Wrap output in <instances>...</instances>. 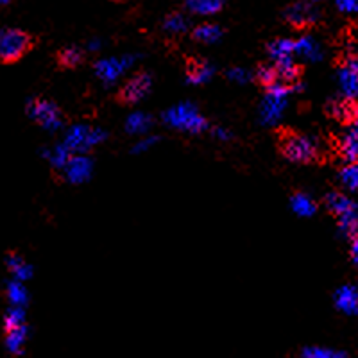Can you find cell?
I'll list each match as a JSON object with an SVG mask.
<instances>
[{
  "label": "cell",
  "mask_w": 358,
  "mask_h": 358,
  "mask_svg": "<svg viewBox=\"0 0 358 358\" xmlns=\"http://www.w3.org/2000/svg\"><path fill=\"white\" fill-rule=\"evenodd\" d=\"M278 147L283 158L294 163H313L319 159V147L310 136L283 129L278 134Z\"/></svg>",
  "instance_id": "obj_1"
},
{
  "label": "cell",
  "mask_w": 358,
  "mask_h": 358,
  "mask_svg": "<svg viewBox=\"0 0 358 358\" xmlns=\"http://www.w3.org/2000/svg\"><path fill=\"white\" fill-rule=\"evenodd\" d=\"M33 47V36L22 29L9 27L0 31V63H4V65L17 63Z\"/></svg>",
  "instance_id": "obj_2"
},
{
  "label": "cell",
  "mask_w": 358,
  "mask_h": 358,
  "mask_svg": "<svg viewBox=\"0 0 358 358\" xmlns=\"http://www.w3.org/2000/svg\"><path fill=\"white\" fill-rule=\"evenodd\" d=\"M326 208L328 212L338 220V226L346 235L355 236L358 231V210L357 204L344 194L331 192L326 196Z\"/></svg>",
  "instance_id": "obj_3"
},
{
  "label": "cell",
  "mask_w": 358,
  "mask_h": 358,
  "mask_svg": "<svg viewBox=\"0 0 358 358\" xmlns=\"http://www.w3.org/2000/svg\"><path fill=\"white\" fill-rule=\"evenodd\" d=\"M169 126L176 127V129L187 131V133H203L208 127L206 118L196 110V106L192 104H179V106L172 108L165 115Z\"/></svg>",
  "instance_id": "obj_4"
},
{
  "label": "cell",
  "mask_w": 358,
  "mask_h": 358,
  "mask_svg": "<svg viewBox=\"0 0 358 358\" xmlns=\"http://www.w3.org/2000/svg\"><path fill=\"white\" fill-rule=\"evenodd\" d=\"M27 113L33 118L34 122L40 124L41 127L49 131H56L63 126V113L62 110L54 104V102L47 101V99H33L27 102Z\"/></svg>",
  "instance_id": "obj_5"
},
{
  "label": "cell",
  "mask_w": 358,
  "mask_h": 358,
  "mask_svg": "<svg viewBox=\"0 0 358 358\" xmlns=\"http://www.w3.org/2000/svg\"><path fill=\"white\" fill-rule=\"evenodd\" d=\"M106 134L102 133L101 129H95V127L88 126H73L72 129L66 133L65 145L69 147L70 151L78 152H86L88 149H92L94 145H97L99 142L104 140Z\"/></svg>",
  "instance_id": "obj_6"
},
{
  "label": "cell",
  "mask_w": 358,
  "mask_h": 358,
  "mask_svg": "<svg viewBox=\"0 0 358 358\" xmlns=\"http://www.w3.org/2000/svg\"><path fill=\"white\" fill-rule=\"evenodd\" d=\"M151 83L152 79L147 72L134 73L133 78L120 88V92H118L117 95V101L122 102V104H136V102L142 101L147 95V92L151 90Z\"/></svg>",
  "instance_id": "obj_7"
},
{
  "label": "cell",
  "mask_w": 358,
  "mask_h": 358,
  "mask_svg": "<svg viewBox=\"0 0 358 358\" xmlns=\"http://www.w3.org/2000/svg\"><path fill=\"white\" fill-rule=\"evenodd\" d=\"M341 86L346 97L358 95V52H350L341 62Z\"/></svg>",
  "instance_id": "obj_8"
},
{
  "label": "cell",
  "mask_w": 358,
  "mask_h": 358,
  "mask_svg": "<svg viewBox=\"0 0 358 358\" xmlns=\"http://www.w3.org/2000/svg\"><path fill=\"white\" fill-rule=\"evenodd\" d=\"M290 90L283 88V86H274V88L267 90V97L264 101V108H262V118L264 122L273 124L274 120L280 118V115L283 113V108H285L287 94Z\"/></svg>",
  "instance_id": "obj_9"
},
{
  "label": "cell",
  "mask_w": 358,
  "mask_h": 358,
  "mask_svg": "<svg viewBox=\"0 0 358 358\" xmlns=\"http://www.w3.org/2000/svg\"><path fill=\"white\" fill-rule=\"evenodd\" d=\"M328 115L342 124L358 122V102L351 97H338L328 104L326 108Z\"/></svg>",
  "instance_id": "obj_10"
},
{
  "label": "cell",
  "mask_w": 358,
  "mask_h": 358,
  "mask_svg": "<svg viewBox=\"0 0 358 358\" xmlns=\"http://www.w3.org/2000/svg\"><path fill=\"white\" fill-rule=\"evenodd\" d=\"M287 22L292 25L294 29H306L310 25L315 24L317 20V13L308 2H299V4L290 6L287 11Z\"/></svg>",
  "instance_id": "obj_11"
},
{
  "label": "cell",
  "mask_w": 358,
  "mask_h": 358,
  "mask_svg": "<svg viewBox=\"0 0 358 358\" xmlns=\"http://www.w3.org/2000/svg\"><path fill=\"white\" fill-rule=\"evenodd\" d=\"M133 59L129 57H124V59H117V57H111V59H102L95 65V73L97 78L102 79L104 83H115L129 66V63Z\"/></svg>",
  "instance_id": "obj_12"
},
{
  "label": "cell",
  "mask_w": 358,
  "mask_h": 358,
  "mask_svg": "<svg viewBox=\"0 0 358 358\" xmlns=\"http://www.w3.org/2000/svg\"><path fill=\"white\" fill-rule=\"evenodd\" d=\"M66 179L72 183H83L92 174V162L85 156H72L63 169Z\"/></svg>",
  "instance_id": "obj_13"
},
{
  "label": "cell",
  "mask_w": 358,
  "mask_h": 358,
  "mask_svg": "<svg viewBox=\"0 0 358 358\" xmlns=\"http://www.w3.org/2000/svg\"><path fill=\"white\" fill-rule=\"evenodd\" d=\"M268 56L273 57L274 65L285 62H294V54H296V41L294 40H276L268 43L267 47Z\"/></svg>",
  "instance_id": "obj_14"
},
{
  "label": "cell",
  "mask_w": 358,
  "mask_h": 358,
  "mask_svg": "<svg viewBox=\"0 0 358 358\" xmlns=\"http://www.w3.org/2000/svg\"><path fill=\"white\" fill-rule=\"evenodd\" d=\"M187 76L190 79V83L194 85H201V83H206L208 79L213 76L212 65L199 57H194V59H188L187 65Z\"/></svg>",
  "instance_id": "obj_15"
},
{
  "label": "cell",
  "mask_w": 358,
  "mask_h": 358,
  "mask_svg": "<svg viewBox=\"0 0 358 358\" xmlns=\"http://www.w3.org/2000/svg\"><path fill=\"white\" fill-rule=\"evenodd\" d=\"M335 303L338 308L346 313H358V290L355 287H342L337 290Z\"/></svg>",
  "instance_id": "obj_16"
},
{
  "label": "cell",
  "mask_w": 358,
  "mask_h": 358,
  "mask_svg": "<svg viewBox=\"0 0 358 358\" xmlns=\"http://www.w3.org/2000/svg\"><path fill=\"white\" fill-rule=\"evenodd\" d=\"M338 151L341 156L348 162H357L358 159V129L350 131L338 142Z\"/></svg>",
  "instance_id": "obj_17"
},
{
  "label": "cell",
  "mask_w": 358,
  "mask_h": 358,
  "mask_svg": "<svg viewBox=\"0 0 358 358\" xmlns=\"http://www.w3.org/2000/svg\"><path fill=\"white\" fill-rule=\"evenodd\" d=\"M27 341V326H18L13 330H6V348L11 355H20Z\"/></svg>",
  "instance_id": "obj_18"
},
{
  "label": "cell",
  "mask_w": 358,
  "mask_h": 358,
  "mask_svg": "<svg viewBox=\"0 0 358 358\" xmlns=\"http://www.w3.org/2000/svg\"><path fill=\"white\" fill-rule=\"evenodd\" d=\"M8 267L17 281H25L33 276V268H31V265L25 264L24 258H22L20 255H17V252H9Z\"/></svg>",
  "instance_id": "obj_19"
},
{
  "label": "cell",
  "mask_w": 358,
  "mask_h": 358,
  "mask_svg": "<svg viewBox=\"0 0 358 358\" xmlns=\"http://www.w3.org/2000/svg\"><path fill=\"white\" fill-rule=\"evenodd\" d=\"M224 0H185V8L196 15H213L220 11Z\"/></svg>",
  "instance_id": "obj_20"
},
{
  "label": "cell",
  "mask_w": 358,
  "mask_h": 358,
  "mask_svg": "<svg viewBox=\"0 0 358 358\" xmlns=\"http://www.w3.org/2000/svg\"><path fill=\"white\" fill-rule=\"evenodd\" d=\"M222 36V29L215 24H203V25H197L194 29V33H192V38L201 43H213L217 41L219 38Z\"/></svg>",
  "instance_id": "obj_21"
},
{
  "label": "cell",
  "mask_w": 358,
  "mask_h": 358,
  "mask_svg": "<svg viewBox=\"0 0 358 358\" xmlns=\"http://www.w3.org/2000/svg\"><path fill=\"white\" fill-rule=\"evenodd\" d=\"M83 59H85V54L78 47H65L57 54V63L63 69H76L78 65H81Z\"/></svg>",
  "instance_id": "obj_22"
},
{
  "label": "cell",
  "mask_w": 358,
  "mask_h": 358,
  "mask_svg": "<svg viewBox=\"0 0 358 358\" xmlns=\"http://www.w3.org/2000/svg\"><path fill=\"white\" fill-rule=\"evenodd\" d=\"M342 185L351 192H358V159L357 162H348L341 169Z\"/></svg>",
  "instance_id": "obj_23"
},
{
  "label": "cell",
  "mask_w": 358,
  "mask_h": 358,
  "mask_svg": "<svg viewBox=\"0 0 358 358\" xmlns=\"http://www.w3.org/2000/svg\"><path fill=\"white\" fill-rule=\"evenodd\" d=\"M257 81L258 85L264 86L265 92L274 86H280L278 85V72H276V66L274 65H262L260 69L257 70Z\"/></svg>",
  "instance_id": "obj_24"
},
{
  "label": "cell",
  "mask_w": 358,
  "mask_h": 358,
  "mask_svg": "<svg viewBox=\"0 0 358 358\" xmlns=\"http://www.w3.org/2000/svg\"><path fill=\"white\" fill-rule=\"evenodd\" d=\"M8 299L11 303V306H20L24 308L25 303H27V290L22 285V281H11L8 285Z\"/></svg>",
  "instance_id": "obj_25"
},
{
  "label": "cell",
  "mask_w": 358,
  "mask_h": 358,
  "mask_svg": "<svg viewBox=\"0 0 358 358\" xmlns=\"http://www.w3.org/2000/svg\"><path fill=\"white\" fill-rule=\"evenodd\" d=\"M315 203L310 196L306 194H296L292 197V210L297 213V215H303V217H308L315 212Z\"/></svg>",
  "instance_id": "obj_26"
},
{
  "label": "cell",
  "mask_w": 358,
  "mask_h": 358,
  "mask_svg": "<svg viewBox=\"0 0 358 358\" xmlns=\"http://www.w3.org/2000/svg\"><path fill=\"white\" fill-rule=\"evenodd\" d=\"M187 25L188 20L181 15V13H172V15H169V17L165 18V29L172 34H179L183 33V31H187Z\"/></svg>",
  "instance_id": "obj_27"
},
{
  "label": "cell",
  "mask_w": 358,
  "mask_h": 358,
  "mask_svg": "<svg viewBox=\"0 0 358 358\" xmlns=\"http://www.w3.org/2000/svg\"><path fill=\"white\" fill-rule=\"evenodd\" d=\"M24 324H25L24 308H20V306H11L9 312L6 313V319H4L6 330H13V328H18V326H24Z\"/></svg>",
  "instance_id": "obj_28"
},
{
  "label": "cell",
  "mask_w": 358,
  "mask_h": 358,
  "mask_svg": "<svg viewBox=\"0 0 358 358\" xmlns=\"http://www.w3.org/2000/svg\"><path fill=\"white\" fill-rule=\"evenodd\" d=\"M296 54L308 57V59H315V57H319L317 45L313 43L310 38H301V40L296 41Z\"/></svg>",
  "instance_id": "obj_29"
},
{
  "label": "cell",
  "mask_w": 358,
  "mask_h": 358,
  "mask_svg": "<svg viewBox=\"0 0 358 358\" xmlns=\"http://www.w3.org/2000/svg\"><path fill=\"white\" fill-rule=\"evenodd\" d=\"M151 118L143 113L131 115L129 120H127V129H129L131 133H142V131H145L147 127L151 126Z\"/></svg>",
  "instance_id": "obj_30"
},
{
  "label": "cell",
  "mask_w": 358,
  "mask_h": 358,
  "mask_svg": "<svg viewBox=\"0 0 358 358\" xmlns=\"http://www.w3.org/2000/svg\"><path fill=\"white\" fill-rule=\"evenodd\" d=\"M303 358H348V355L342 351L324 350V348H308L303 353Z\"/></svg>",
  "instance_id": "obj_31"
},
{
  "label": "cell",
  "mask_w": 358,
  "mask_h": 358,
  "mask_svg": "<svg viewBox=\"0 0 358 358\" xmlns=\"http://www.w3.org/2000/svg\"><path fill=\"white\" fill-rule=\"evenodd\" d=\"M70 158H72V156H70V149L63 143V145L54 149L52 156H50V162H52V165L56 169H65V165L69 163Z\"/></svg>",
  "instance_id": "obj_32"
},
{
  "label": "cell",
  "mask_w": 358,
  "mask_h": 358,
  "mask_svg": "<svg viewBox=\"0 0 358 358\" xmlns=\"http://www.w3.org/2000/svg\"><path fill=\"white\" fill-rule=\"evenodd\" d=\"M337 8L342 13H357L358 11V0H337Z\"/></svg>",
  "instance_id": "obj_33"
},
{
  "label": "cell",
  "mask_w": 358,
  "mask_h": 358,
  "mask_svg": "<svg viewBox=\"0 0 358 358\" xmlns=\"http://www.w3.org/2000/svg\"><path fill=\"white\" fill-rule=\"evenodd\" d=\"M351 258L358 265V233L351 238Z\"/></svg>",
  "instance_id": "obj_34"
},
{
  "label": "cell",
  "mask_w": 358,
  "mask_h": 358,
  "mask_svg": "<svg viewBox=\"0 0 358 358\" xmlns=\"http://www.w3.org/2000/svg\"><path fill=\"white\" fill-rule=\"evenodd\" d=\"M9 0H0V6H4V4H8Z\"/></svg>",
  "instance_id": "obj_35"
},
{
  "label": "cell",
  "mask_w": 358,
  "mask_h": 358,
  "mask_svg": "<svg viewBox=\"0 0 358 358\" xmlns=\"http://www.w3.org/2000/svg\"><path fill=\"white\" fill-rule=\"evenodd\" d=\"M306 2H321V0H306Z\"/></svg>",
  "instance_id": "obj_36"
}]
</instances>
